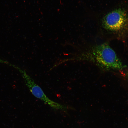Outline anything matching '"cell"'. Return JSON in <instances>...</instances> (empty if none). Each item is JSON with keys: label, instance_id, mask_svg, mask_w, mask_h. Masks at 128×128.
Wrapping results in <instances>:
<instances>
[{"label": "cell", "instance_id": "cell-3", "mask_svg": "<svg viewBox=\"0 0 128 128\" xmlns=\"http://www.w3.org/2000/svg\"><path fill=\"white\" fill-rule=\"evenodd\" d=\"M19 71L22 74L25 83L29 90L35 97L43 101L53 108L66 111L67 106L55 102L50 99L45 94L41 88L24 70Z\"/></svg>", "mask_w": 128, "mask_h": 128}, {"label": "cell", "instance_id": "cell-2", "mask_svg": "<svg viewBox=\"0 0 128 128\" xmlns=\"http://www.w3.org/2000/svg\"><path fill=\"white\" fill-rule=\"evenodd\" d=\"M102 22L105 29L125 34L128 31V12L123 8L115 9L103 17Z\"/></svg>", "mask_w": 128, "mask_h": 128}, {"label": "cell", "instance_id": "cell-1", "mask_svg": "<svg viewBox=\"0 0 128 128\" xmlns=\"http://www.w3.org/2000/svg\"><path fill=\"white\" fill-rule=\"evenodd\" d=\"M84 54L85 56L103 69L119 70L123 67L114 51L107 43L96 46Z\"/></svg>", "mask_w": 128, "mask_h": 128}]
</instances>
